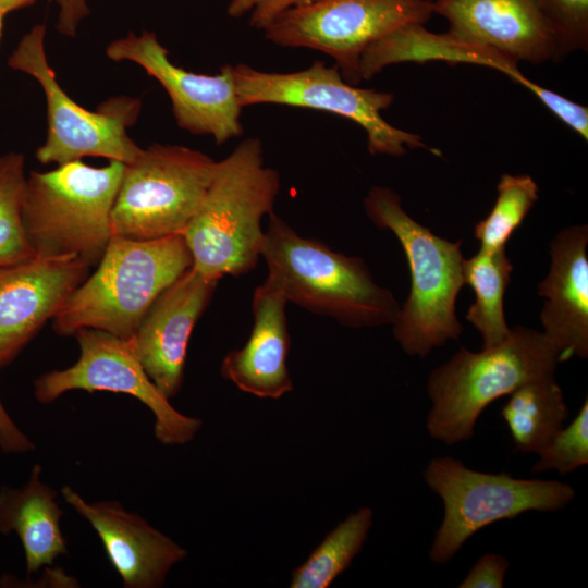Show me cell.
I'll return each mask as SVG.
<instances>
[{
	"label": "cell",
	"instance_id": "cell-19",
	"mask_svg": "<svg viewBox=\"0 0 588 588\" xmlns=\"http://www.w3.org/2000/svg\"><path fill=\"white\" fill-rule=\"evenodd\" d=\"M287 299L266 278L252 301L254 326L245 345L229 352L221 375L241 391L261 399H280L293 390L287 369L290 333Z\"/></svg>",
	"mask_w": 588,
	"mask_h": 588
},
{
	"label": "cell",
	"instance_id": "cell-3",
	"mask_svg": "<svg viewBox=\"0 0 588 588\" xmlns=\"http://www.w3.org/2000/svg\"><path fill=\"white\" fill-rule=\"evenodd\" d=\"M193 267L183 234L152 240L112 235L97 270L53 316L62 335L91 328L131 339L154 301Z\"/></svg>",
	"mask_w": 588,
	"mask_h": 588
},
{
	"label": "cell",
	"instance_id": "cell-2",
	"mask_svg": "<svg viewBox=\"0 0 588 588\" xmlns=\"http://www.w3.org/2000/svg\"><path fill=\"white\" fill-rule=\"evenodd\" d=\"M260 257L270 280L293 303L350 328L392 324L400 305L378 285L359 257L336 253L302 237L283 219L269 215Z\"/></svg>",
	"mask_w": 588,
	"mask_h": 588
},
{
	"label": "cell",
	"instance_id": "cell-27",
	"mask_svg": "<svg viewBox=\"0 0 588 588\" xmlns=\"http://www.w3.org/2000/svg\"><path fill=\"white\" fill-rule=\"evenodd\" d=\"M532 473L554 469L561 475L575 471L588 464V400L578 414L538 453Z\"/></svg>",
	"mask_w": 588,
	"mask_h": 588
},
{
	"label": "cell",
	"instance_id": "cell-16",
	"mask_svg": "<svg viewBox=\"0 0 588 588\" xmlns=\"http://www.w3.org/2000/svg\"><path fill=\"white\" fill-rule=\"evenodd\" d=\"M433 12L448 21L450 33L516 62L562 59L540 0H436Z\"/></svg>",
	"mask_w": 588,
	"mask_h": 588
},
{
	"label": "cell",
	"instance_id": "cell-23",
	"mask_svg": "<svg viewBox=\"0 0 588 588\" xmlns=\"http://www.w3.org/2000/svg\"><path fill=\"white\" fill-rule=\"evenodd\" d=\"M512 270L505 249L480 248L476 255L464 259V282L469 284L476 295L466 320L481 334L483 347L501 343L511 332L504 317L503 303Z\"/></svg>",
	"mask_w": 588,
	"mask_h": 588
},
{
	"label": "cell",
	"instance_id": "cell-28",
	"mask_svg": "<svg viewBox=\"0 0 588 588\" xmlns=\"http://www.w3.org/2000/svg\"><path fill=\"white\" fill-rule=\"evenodd\" d=\"M562 59L588 49V0H540Z\"/></svg>",
	"mask_w": 588,
	"mask_h": 588
},
{
	"label": "cell",
	"instance_id": "cell-1",
	"mask_svg": "<svg viewBox=\"0 0 588 588\" xmlns=\"http://www.w3.org/2000/svg\"><path fill=\"white\" fill-rule=\"evenodd\" d=\"M280 183L278 171L265 166L257 137L244 139L216 162L205 196L183 232L196 271L219 280L256 266L262 218L273 212Z\"/></svg>",
	"mask_w": 588,
	"mask_h": 588
},
{
	"label": "cell",
	"instance_id": "cell-4",
	"mask_svg": "<svg viewBox=\"0 0 588 588\" xmlns=\"http://www.w3.org/2000/svg\"><path fill=\"white\" fill-rule=\"evenodd\" d=\"M364 207L376 226L396 236L409 268V294L392 323L395 340L407 355L421 358L449 340L457 341L463 327L455 305L465 284L462 242L438 236L415 221L389 187H371Z\"/></svg>",
	"mask_w": 588,
	"mask_h": 588
},
{
	"label": "cell",
	"instance_id": "cell-15",
	"mask_svg": "<svg viewBox=\"0 0 588 588\" xmlns=\"http://www.w3.org/2000/svg\"><path fill=\"white\" fill-rule=\"evenodd\" d=\"M218 281L191 267L154 301L131 338L145 372L168 399L181 389L192 331Z\"/></svg>",
	"mask_w": 588,
	"mask_h": 588
},
{
	"label": "cell",
	"instance_id": "cell-31",
	"mask_svg": "<svg viewBox=\"0 0 588 588\" xmlns=\"http://www.w3.org/2000/svg\"><path fill=\"white\" fill-rule=\"evenodd\" d=\"M510 566L507 559L497 553L479 558L458 585L460 588H502Z\"/></svg>",
	"mask_w": 588,
	"mask_h": 588
},
{
	"label": "cell",
	"instance_id": "cell-6",
	"mask_svg": "<svg viewBox=\"0 0 588 588\" xmlns=\"http://www.w3.org/2000/svg\"><path fill=\"white\" fill-rule=\"evenodd\" d=\"M125 163L74 160L26 177L21 216L35 256H77L94 266L111 236V211Z\"/></svg>",
	"mask_w": 588,
	"mask_h": 588
},
{
	"label": "cell",
	"instance_id": "cell-21",
	"mask_svg": "<svg viewBox=\"0 0 588 588\" xmlns=\"http://www.w3.org/2000/svg\"><path fill=\"white\" fill-rule=\"evenodd\" d=\"M40 475L41 466L36 464L23 488L0 489V532L19 536L28 573L51 565L66 553L60 528L63 511L56 501L57 492L41 481Z\"/></svg>",
	"mask_w": 588,
	"mask_h": 588
},
{
	"label": "cell",
	"instance_id": "cell-20",
	"mask_svg": "<svg viewBox=\"0 0 588 588\" xmlns=\"http://www.w3.org/2000/svg\"><path fill=\"white\" fill-rule=\"evenodd\" d=\"M445 61L497 70L511 79L520 71L518 62L505 54L467 41L450 33L434 34L424 24H409L370 45L360 59L362 79H370L384 68L401 62Z\"/></svg>",
	"mask_w": 588,
	"mask_h": 588
},
{
	"label": "cell",
	"instance_id": "cell-18",
	"mask_svg": "<svg viewBox=\"0 0 588 588\" xmlns=\"http://www.w3.org/2000/svg\"><path fill=\"white\" fill-rule=\"evenodd\" d=\"M588 226L571 225L550 243L551 266L538 283L547 298L540 313L543 335L559 360L588 357Z\"/></svg>",
	"mask_w": 588,
	"mask_h": 588
},
{
	"label": "cell",
	"instance_id": "cell-32",
	"mask_svg": "<svg viewBox=\"0 0 588 588\" xmlns=\"http://www.w3.org/2000/svg\"><path fill=\"white\" fill-rule=\"evenodd\" d=\"M0 448L5 453H25L34 443L13 422L0 400Z\"/></svg>",
	"mask_w": 588,
	"mask_h": 588
},
{
	"label": "cell",
	"instance_id": "cell-13",
	"mask_svg": "<svg viewBox=\"0 0 588 588\" xmlns=\"http://www.w3.org/2000/svg\"><path fill=\"white\" fill-rule=\"evenodd\" d=\"M113 61H131L143 68L166 89L177 125L194 135H209L216 144L238 137L243 107L240 103L233 65L213 75L186 71L173 64L168 50L152 32L130 33L106 48Z\"/></svg>",
	"mask_w": 588,
	"mask_h": 588
},
{
	"label": "cell",
	"instance_id": "cell-24",
	"mask_svg": "<svg viewBox=\"0 0 588 588\" xmlns=\"http://www.w3.org/2000/svg\"><path fill=\"white\" fill-rule=\"evenodd\" d=\"M373 512L362 506L332 529L294 569L291 588H327L362 550L372 526Z\"/></svg>",
	"mask_w": 588,
	"mask_h": 588
},
{
	"label": "cell",
	"instance_id": "cell-29",
	"mask_svg": "<svg viewBox=\"0 0 588 588\" xmlns=\"http://www.w3.org/2000/svg\"><path fill=\"white\" fill-rule=\"evenodd\" d=\"M516 83L527 88L542 105L564 124L576 132L583 139L588 140V108L577 103L561 94L546 88L520 73Z\"/></svg>",
	"mask_w": 588,
	"mask_h": 588
},
{
	"label": "cell",
	"instance_id": "cell-12",
	"mask_svg": "<svg viewBox=\"0 0 588 588\" xmlns=\"http://www.w3.org/2000/svg\"><path fill=\"white\" fill-rule=\"evenodd\" d=\"M81 350L78 360L35 381V396L51 403L71 390L130 394L154 413L155 436L166 445L185 444L201 427V420L177 412L145 372L131 339L102 330L82 328L74 333Z\"/></svg>",
	"mask_w": 588,
	"mask_h": 588
},
{
	"label": "cell",
	"instance_id": "cell-5",
	"mask_svg": "<svg viewBox=\"0 0 588 588\" xmlns=\"http://www.w3.org/2000/svg\"><path fill=\"white\" fill-rule=\"evenodd\" d=\"M559 363L543 333L526 327L478 353L461 347L427 379L429 436L448 445L469 440L488 405L528 381L554 377Z\"/></svg>",
	"mask_w": 588,
	"mask_h": 588
},
{
	"label": "cell",
	"instance_id": "cell-25",
	"mask_svg": "<svg viewBox=\"0 0 588 588\" xmlns=\"http://www.w3.org/2000/svg\"><path fill=\"white\" fill-rule=\"evenodd\" d=\"M498 196L489 215L475 225V237L486 250L505 249V245L522 224L535 203L539 187L527 175L503 174L497 185Z\"/></svg>",
	"mask_w": 588,
	"mask_h": 588
},
{
	"label": "cell",
	"instance_id": "cell-22",
	"mask_svg": "<svg viewBox=\"0 0 588 588\" xmlns=\"http://www.w3.org/2000/svg\"><path fill=\"white\" fill-rule=\"evenodd\" d=\"M569 409L554 377L528 381L501 409L517 451L538 454L563 428Z\"/></svg>",
	"mask_w": 588,
	"mask_h": 588
},
{
	"label": "cell",
	"instance_id": "cell-7",
	"mask_svg": "<svg viewBox=\"0 0 588 588\" xmlns=\"http://www.w3.org/2000/svg\"><path fill=\"white\" fill-rule=\"evenodd\" d=\"M424 479L444 506L429 551L430 560L437 564L451 561L470 537L488 525L527 511L554 512L575 497L574 488L562 481L482 473L451 456L432 458Z\"/></svg>",
	"mask_w": 588,
	"mask_h": 588
},
{
	"label": "cell",
	"instance_id": "cell-33",
	"mask_svg": "<svg viewBox=\"0 0 588 588\" xmlns=\"http://www.w3.org/2000/svg\"><path fill=\"white\" fill-rule=\"evenodd\" d=\"M54 2L59 7L58 32L74 37L79 23L90 12L86 0H54Z\"/></svg>",
	"mask_w": 588,
	"mask_h": 588
},
{
	"label": "cell",
	"instance_id": "cell-17",
	"mask_svg": "<svg viewBox=\"0 0 588 588\" xmlns=\"http://www.w3.org/2000/svg\"><path fill=\"white\" fill-rule=\"evenodd\" d=\"M61 493L95 529L111 565L127 588L162 586L169 569L187 554L185 549L142 516L125 511L119 502L88 503L69 486H64Z\"/></svg>",
	"mask_w": 588,
	"mask_h": 588
},
{
	"label": "cell",
	"instance_id": "cell-34",
	"mask_svg": "<svg viewBox=\"0 0 588 588\" xmlns=\"http://www.w3.org/2000/svg\"><path fill=\"white\" fill-rule=\"evenodd\" d=\"M36 0H0V14L5 15L11 11L28 7Z\"/></svg>",
	"mask_w": 588,
	"mask_h": 588
},
{
	"label": "cell",
	"instance_id": "cell-11",
	"mask_svg": "<svg viewBox=\"0 0 588 588\" xmlns=\"http://www.w3.org/2000/svg\"><path fill=\"white\" fill-rule=\"evenodd\" d=\"M433 13L431 0H316L286 11L264 33L280 47L328 54L343 78L357 85L370 45L403 26L425 25Z\"/></svg>",
	"mask_w": 588,
	"mask_h": 588
},
{
	"label": "cell",
	"instance_id": "cell-9",
	"mask_svg": "<svg viewBox=\"0 0 588 588\" xmlns=\"http://www.w3.org/2000/svg\"><path fill=\"white\" fill-rule=\"evenodd\" d=\"M216 162L181 145L152 144L124 167L111 232L133 240L183 234L213 176Z\"/></svg>",
	"mask_w": 588,
	"mask_h": 588
},
{
	"label": "cell",
	"instance_id": "cell-14",
	"mask_svg": "<svg viewBox=\"0 0 588 588\" xmlns=\"http://www.w3.org/2000/svg\"><path fill=\"white\" fill-rule=\"evenodd\" d=\"M90 267L77 256H33L0 266V367L53 318Z\"/></svg>",
	"mask_w": 588,
	"mask_h": 588
},
{
	"label": "cell",
	"instance_id": "cell-8",
	"mask_svg": "<svg viewBox=\"0 0 588 588\" xmlns=\"http://www.w3.org/2000/svg\"><path fill=\"white\" fill-rule=\"evenodd\" d=\"M44 24L22 37L9 59V66L33 76L41 86L47 105V136L37 149L42 164L102 157L109 161L132 162L142 151L127 130L142 109L137 98L115 96L96 110L86 109L62 89L45 52Z\"/></svg>",
	"mask_w": 588,
	"mask_h": 588
},
{
	"label": "cell",
	"instance_id": "cell-35",
	"mask_svg": "<svg viewBox=\"0 0 588 588\" xmlns=\"http://www.w3.org/2000/svg\"><path fill=\"white\" fill-rule=\"evenodd\" d=\"M3 17H4V15L0 14V38H1V35H2Z\"/></svg>",
	"mask_w": 588,
	"mask_h": 588
},
{
	"label": "cell",
	"instance_id": "cell-30",
	"mask_svg": "<svg viewBox=\"0 0 588 588\" xmlns=\"http://www.w3.org/2000/svg\"><path fill=\"white\" fill-rule=\"evenodd\" d=\"M316 0H230L226 12L231 17L249 16V25L265 30L289 10L304 7Z\"/></svg>",
	"mask_w": 588,
	"mask_h": 588
},
{
	"label": "cell",
	"instance_id": "cell-26",
	"mask_svg": "<svg viewBox=\"0 0 588 588\" xmlns=\"http://www.w3.org/2000/svg\"><path fill=\"white\" fill-rule=\"evenodd\" d=\"M25 182L24 155L9 152L1 156L0 266L35 256L25 236L21 216Z\"/></svg>",
	"mask_w": 588,
	"mask_h": 588
},
{
	"label": "cell",
	"instance_id": "cell-10",
	"mask_svg": "<svg viewBox=\"0 0 588 588\" xmlns=\"http://www.w3.org/2000/svg\"><path fill=\"white\" fill-rule=\"evenodd\" d=\"M233 74L243 108L274 103L327 111L357 123L366 132L371 155L403 156L409 147L441 156L418 134L397 128L383 119L381 112L394 101L392 94L352 85L335 65L315 61L301 71L274 73L241 63L233 65Z\"/></svg>",
	"mask_w": 588,
	"mask_h": 588
}]
</instances>
